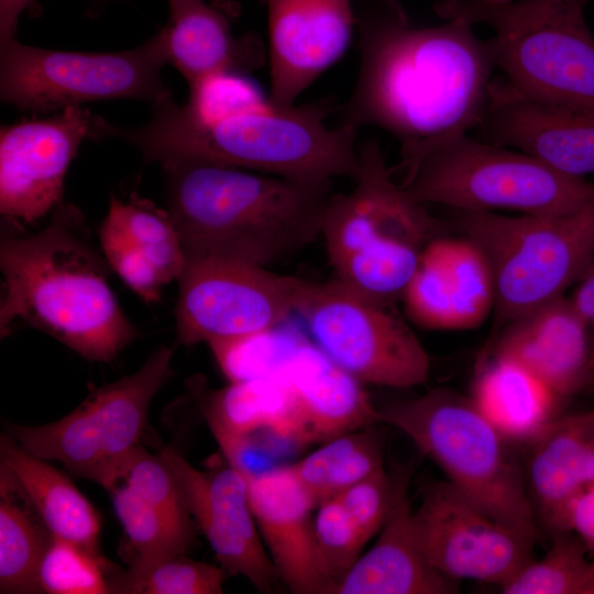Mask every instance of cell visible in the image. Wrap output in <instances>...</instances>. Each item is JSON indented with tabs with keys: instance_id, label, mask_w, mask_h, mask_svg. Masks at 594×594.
<instances>
[{
	"instance_id": "6da1fadb",
	"label": "cell",
	"mask_w": 594,
	"mask_h": 594,
	"mask_svg": "<svg viewBox=\"0 0 594 594\" xmlns=\"http://www.w3.org/2000/svg\"><path fill=\"white\" fill-rule=\"evenodd\" d=\"M360 62L340 123L380 128L395 138L407 179L429 154L480 124L496 69L490 40L447 19L414 26L399 0H352Z\"/></svg>"
},
{
	"instance_id": "7a4b0ae2",
	"label": "cell",
	"mask_w": 594,
	"mask_h": 594,
	"mask_svg": "<svg viewBox=\"0 0 594 594\" xmlns=\"http://www.w3.org/2000/svg\"><path fill=\"white\" fill-rule=\"evenodd\" d=\"M328 100L280 105L241 73L210 77L177 103L168 94L144 124L124 128L95 116L90 139H119L146 162H201L285 177L333 180L355 176L358 130L330 127Z\"/></svg>"
},
{
	"instance_id": "3957f363",
	"label": "cell",
	"mask_w": 594,
	"mask_h": 594,
	"mask_svg": "<svg viewBox=\"0 0 594 594\" xmlns=\"http://www.w3.org/2000/svg\"><path fill=\"white\" fill-rule=\"evenodd\" d=\"M167 211L186 258L260 266L321 237L333 180H310L201 162H170Z\"/></svg>"
},
{
	"instance_id": "277c9868",
	"label": "cell",
	"mask_w": 594,
	"mask_h": 594,
	"mask_svg": "<svg viewBox=\"0 0 594 594\" xmlns=\"http://www.w3.org/2000/svg\"><path fill=\"white\" fill-rule=\"evenodd\" d=\"M85 227L75 206L61 204L37 233L2 237V338L23 322L92 362L112 361L136 338Z\"/></svg>"
},
{
	"instance_id": "5b68a950",
	"label": "cell",
	"mask_w": 594,
	"mask_h": 594,
	"mask_svg": "<svg viewBox=\"0 0 594 594\" xmlns=\"http://www.w3.org/2000/svg\"><path fill=\"white\" fill-rule=\"evenodd\" d=\"M348 194L333 195L321 237L336 279L375 300L396 305L424 249L452 228L395 179L376 140L359 146Z\"/></svg>"
},
{
	"instance_id": "8992f818",
	"label": "cell",
	"mask_w": 594,
	"mask_h": 594,
	"mask_svg": "<svg viewBox=\"0 0 594 594\" xmlns=\"http://www.w3.org/2000/svg\"><path fill=\"white\" fill-rule=\"evenodd\" d=\"M376 418L408 437L447 481L487 515L536 542L538 524L527 492L524 458L471 397L435 388L377 407Z\"/></svg>"
},
{
	"instance_id": "52a82bcc",
	"label": "cell",
	"mask_w": 594,
	"mask_h": 594,
	"mask_svg": "<svg viewBox=\"0 0 594 594\" xmlns=\"http://www.w3.org/2000/svg\"><path fill=\"white\" fill-rule=\"evenodd\" d=\"M584 0H440L437 13L490 26L496 69L531 100L594 112V36Z\"/></svg>"
},
{
	"instance_id": "ba28073f",
	"label": "cell",
	"mask_w": 594,
	"mask_h": 594,
	"mask_svg": "<svg viewBox=\"0 0 594 594\" xmlns=\"http://www.w3.org/2000/svg\"><path fill=\"white\" fill-rule=\"evenodd\" d=\"M452 218L491 266L496 321L504 326L563 296L594 260V201L558 213L452 210Z\"/></svg>"
},
{
	"instance_id": "9c48e42d",
	"label": "cell",
	"mask_w": 594,
	"mask_h": 594,
	"mask_svg": "<svg viewBox=\"0 0 594 594\" xmlns=\"http://www.w3.org/2000/svg\"><path fill=\"white\" fill-rule=\"evenodd\" d=\"M400 184L416 200L451 210L558 213L594 201L585 178L469 133L429 154Z\"/></svg>"
},
{
	"instance_id": "30bf717a",
	"label": "cell",
	"mask_w": 594,
	"mask_h": 594,
	"mask_svg": "<svg viewBox=\"0 0 594 594\" xmlns=\"http://www.w3.org/2000/svg\"><path fill=\"white\" fill-rule=\"evenodd\" d=\"M172 358L173 349L163 345L133 374L95 389L63 418L40 426L7 422V436L110 491L140 447L151 403L172 374Z\"/></svg>"
},
{
	"instance_id": "8fae6325",
	"label": "cell",
	"mask_w": 594,
	"mask_h": 594,
	"mask_svg": "<svg viewBox=\"0 0 594 594\" xmlns=\"http://www.w3.org/2000/svg\"><path fill=\"white\" fill-rule=\"evenodd\" d=\"M161 33L138 47L112 53L35 47L15 37L0 43V98L36 114L87 102L136 99L154 105L168 94Z\"/></svg>"
},
{
	"instance_id": "7c38bea8",
	"label": "cell",
	"mask_w": 594,
	"mask_h": 594,
	"mask_svg": "<svg viewBox=\"0 0 594 594\" xmlns=\"http://www.w3.org/2000/svg\"><path fill=\"white\" fill-rule=\"evenodd\" d=\"M311 341L363 384L409 388L424 384L430 359L396 309L338 279L306 280L296 306Z\"/></svg>"
},
{
	"instance_id": "4fadbf2b",
	"label": "cell",
	"mask_w": 594,
	"mask_h": 594,
	"mask_svg": "<svg viewBox=\"0 0 594 594\" xmlns=\"http://www.w3.org/2000/svg\"><path fill=\"white\" fill-rule=\"evenodd\" d=\"M305 283L255 264L186 258L175 311L178 340L208 344L285 323Z\"/></svg>"
},
{
	"instance_id": "5bb4252c",
	"label": "cell",
	"mask_w": 594,
	"mask_h": 594,
	"mask_svg": "<svg viewBox=\"0 0 594 594\" xmlns=\"http://www.w3.org/2000/svg\"><path fill=\"white\" fill-rule=\"evenodd\" d=\"M413 521L426 560L459 582L501 587L534 559L535 541L487 515L447 480L424 488Z\"/></svg>"
},
{
	"instance_id": "9a60e30c",
	"label": "cell",
	"mask_w": 594,
	"mask_h": 594,
	"mask_svg": "<svg viewBox=\"0 0 594 594\" xmlns=\"http://www.w3.org/2000/svg\"><path fill=\"white\" fill-rule=\"evenodd\" d=\"M96 114L68 107L0 130V212L32 223L61 205L68 167Z\"/></svg>"
},
{
	"instance_id": "2e32d148",
	"label": "cell",
	"mask_w": 594,
	"mask_h": 594,
	"mask_svg": "<svg viewBox=\"0 0 594 594\" xmlns=\"http://www.w3.org/2000/svg\"><path fill=\"white\" fill-rule=\"evenodd\" d=\"M158 454L174 473L220 566L244 576L260 592L273 591L279 578L261 538L244 475L230 465L205 473L167 447Z\"/></svg>"
},
{
	"instance_id": "e0dca14e",
	"label": "cell",
	"mask_w": 594,
	"mask_h": 594,
	"mask_svg": "<svg viewBox=\"0 0 594 594\" xmlns=\"http://www.w3.org/2000/svg\"><path fill=\"white\" fill-rule=\"evenodd\" d=\"M270 97L296 99L345 52L355 29L352 0H266Z\"/></svg>"
},
{
	"instance_id": "ac0fdd59",
	"label": "cell",
	"mask_w": 594,
	"mask_h": 594,
	"mask_svg": "<svg viewBox=\"0 0 594 594\" xmlns=\"http://www.w3.org/2000/svg\"><path fill=\"white\" fill-rule=\"evenodd\" d=\"M402 301L425 329L477 328L495 307L491 266L468 238L438 237L424 249Z\"/></svg>"
},
{
	"instance_id": "d6986e66",
	"label": "cell",
	"mask_w": 594,
	"mask_h": 594,
	"mask_svg": "<svg viewBox=\"0 0 594 594\" xmlns=\"http://www.w3.org/2000/svg\"><path fill=\"white\" fill-rule=\"evenodd\" d=\"M477 138L519 150L570 176L594 174V112L541 103L494 78Z\"/></svg>"
},
{
	"instance_id": "ffe728a7",
	"label": "cell",
	"mask_w": 594,
	"mask_h": 594,
	"mask_svg": "<svg viewBox=\"0 0 594 594\" xmlns=\"http://www.w3.org/2000/svg\"><path fill=\"white\" fill-rule=\"evenodd\" d=\"M99 240L111 270L145 302L157 301L185 266V252L168 211L135 194L127 200L111 196Z\"/></svg>"
},
{
	"instance_id": "44dd1931",
	"label": "cell",
	"mask_w": 594,
	"mask_h": 594,
	"mask_svg": "<svg viewBox=\"0 0 594 594\" xmlns=\"http://www.w3.org/2000/svg\"><path fill=\"white\" fill-rule=\"evenodd\" d=\"M493 355L522 366L563 402L588 386L590 330L564 296L506 323Z\"/></svg>"
},
{
	"instance_id": "7402d4cb",
	"label": "cell",
	"mask_w": 594,
	"mask_h": 594,
	"mask_svg": "<svg viewBox=\"0 0 594 594\" xmlns=\"http://www.w3.org/2000/svg\"><path fill=\"white\" fill-rule=\"evenodd\" d=\"M244 477L261 538L279 581L293 593H321L314 551L317 501L292 465Z\"/></svg>"
},
{
	"instance_id": "603a6c76",
	"label": "cell",
	"mask_w": 594,
	"mask_h": 594,
	"mask_svg": "<svg viewBox=\"0 0 594 594\" xmlns=\"http://www.w3.org/2000/svg\"><path fill=\"white\" fill-rule=\"evenodd\" d=\"M393 501L375 543L360 556L330 594H453L459 581L438 572L424 557L409 499L411 465L394 466Z\"/></svg>"
},
{
	"instance_id": "cb8c5ba5",
	"label": "cell",
	"mask_w": 594,
	"mask_h": 594,
	"mask_svg": "<svg viewBox=\"0 0 594 594\" xmlns=\"http://www.w3.org/2000/svg\"><path fill=\"white\" fill-rule=\"evenodd\" d=\"M275 376L292 393L299 447L322 443L377 422V407L364 384L329 359L308 337Z\"/></svg>"
},
{
	"instance_id": "d4e9b609",
	"label": "cell",
	"mask_w": 594,
	"mask_h": 594,
	"mask_svg": "<svg viewBox=\"0 0 594 594\" xmlns=\"http://www.w3.org/2000/svg\"><path fill=\"white\" fill-rule=\"evenodd\" d=\"M525 448L528 496L551 536L570 499L594 481V410L560 415Z\"/></svg>"
},
{
	"instance_id": "484cf974",
	"label": "cell",
	"mask_w": 594,
	"mask_h": 594,
	"mask_svg": "<svg viewBox=\"0 0 594 594\" xmlns=\"http://www.w3.org/2000/svg\"><path fill=\"white\" fill-rule=\"evenodd\" d=\"M169 16L160 31L167 62L188 89L224 73H242L260 64L252 36L237 38L226 14L205 0H167Z\"/></svg>"
},
{
	"instance_id": "4316f807",
	"label": "cell",
	"mask_w": 594,
	"mask_h": 594,
	"mask_svg": "<svg viewBox=\"0 0 594 594\" xmlns=\"http://www.w3.org/2000/svg\"><path fill=\"white\" fill-rule=\"evenodd\" d=\"M0 457L1 470L52 537L99 553L100 515L66 474L9 436L1 438Z\"/></svg>"
},
{
	"instance_id": "83f0119b",
	"label": "cell",
	"mask_w": 594,
	"mask_h": 594,
	"mask_svg": "<svg viewBox=\"0 0 594 594\" xmlns=\"http://www.w3.org/2000/svg\"><path fill=\"white\" fill-rule=\"evenodd\" d=\"M471 398L507 440L524 447L560 416L563 403L532 373L494 355L479 371Z\"/></svg>"
},
{
	"instance_id": "f1b7e54d",
	"label": "cell",
	"mask_w": 594,
	"mask_h": 594,
	"mask_svg": "<svg viewBox=\"0 0 594 594\" xmlns=\"http://www.w3.org/2000/svg\"><path fill=\"white\" fill-rule=\"evenodd\" d=\"M189 387L209 427L299 447L294 399L279 377L230 383L217 391L195 378Z\"/></svg>"
},
{
	"instance_id": "f546056e",
	"label": "cell",
	"mask_w": 594,
	"mask_h": 594,
	"mask_svg": "<svg viewBox=\"0 0 594 594\" xmlns=\"http://www.w3.org/2000/svg\"><path fill=\"white\" fill-rule=\"evenodd\" d=\"M369 426L322 442L292 468L318 504L384 466V440Z\"/></svg>"
},
{
	"instance_id": "4dcf8cb0",
	"label": "cell",
	"mask_w": 594,
	"mask_h": 594,
	"mask_svg": "<svg viewBox=\"0 0 594 594\" xmlns=\"http://www.w3.org/2000/svg\"><path fill=\"white\" fill-rule=\"evenodd\" d=\"M110 493L127 539L129 568H141L168 557L185 554L190 548L193 529L170 519L125 484H117Z\"/></svg>"
},
{
	"instance_id": "1f68e13d",
	"label": "cell",
	"mask_w": 594,
	"mask_h": 594,
	"mask_svg": "<svg viewBox=\"0 0 594 594\" xmlns=\"http://www.w3.org/2000/svg\"><path fill=\"white\" fill-rule=\"evenodd\" d=\"M552 544L499 588L504 594H594V556L572 531L551 535Z\"/></svg>"
},
{
	"instance_id": "d6a6232c",
	"label": "cell",
	"mask_w": 594,
	"mask_h": 594,
	"mask_svg": "<svg viewBox=\"0 0 594 594\" xmlns=\"http://www.w3.org/2000/svg\"><path fill=\"white\" fill-rule=\"evenodd\" d=\"M0 488V592L38 593L36 572L52 536L13 501L2 475Z\"/></svg>"
},
{
	"instance_id": "836d02e7",
	"label": "cell",
	"mask_w": 594,
	"mask_h": 594,
	"mask_svg": "<svg viewBox=\"0 0 594 594\" xmlns=\"http://www.w3.org/2000/svg\"><path fill=\"white\" fill-rule=\"evenodd\" d=\"M287 323L208 343L228 381L238 383L275 376L289 354L307 337Z\"/></svg>"
},
{
	"instance_id": "e575fe53",
	"label": "cell",
	"mask_w": 594,
	"mask_h": 594,
	"mask_svg": "<svg viewBox=\"0 0 594 594\" xmlns=\"http://www.w3.org/2000/svg\"><path fill=\"white\" fill-rule=\"evenodd\" d=\"M226 575L221 566L176 554L116 574L110 593L219 594L223 593Z\"/></svg>"
},
{
	"instance_id": "d590c367",
	"label": "cell",
	"mask_w": 594,
	"mask_h": 594,
	"mask_svg": "<svg viewBox=\"0 0 594 594\" xmlns=\"http://www.w3.org/2000/svg\"><path fill=\"white\" fill-rule=\"evenodd\" d=\"M366 543L338 497L318 504L314 518V551L321 593L330 594Z\"/></svg>"
},
{
	"instance_id": "8d00e7d4",
	"label": "cell",
	"mask_w": 594,
	"mask_h": 594,
	"mask_svg": "<svg viewBox=\"0 0 594 594\" xmlns=\"http://www.w3.org/2000/svg\"><path fill=\"white\" fill-rule=\"evenodd\" d=\"M38 592L50 594L110 593V580L99 553L51 537L36 572Z\"/></svg>"
},
{
	"instance_id": "74e56055",
	"label": "cell",
	"mask_w": 594,
	"mask_h": 594,
	"mask_svg": "<svg viewBox=\"0 0 594 594\" xmlns=\"http://www.w3.org/2000/svg\"><path fill=\"white\" fill-rule=\"evenodd\" d=\"M124 484L170 519L193 529L190 513L178 482L166 462L139 447L122 476Z\"/></svg>"
},
{
	"instance_id": "f35d334b",
	"label": "cell",
	"mask_w": 594,
	"mask_h": 594,
	"mask_svg": "<svg viewBox=\"0 0 594 594\" xmlns=\"http://www.w3.org/2000/svg\"><path fill=\"white\" fill-rule=\"evenodd\" d=\"M393 491L392 474L383 468L336 496L366 542L383 527Z\"/></svg>"
},
{
	"instance_id": "ab89813d",
	"label": "cell",
	"mask_w": 594,
	"mask_h": 594,
	"mask_svg": "<svg viewBox=\"0 0 594 594\" xmlns=\"http://www.w3.org/2000/svg\"><path fill=\"white\" fill-rule=\"evenodd\" d=\"M560 531L574 532L594 556V481L566 504L557 532Z\"/></svg>"
},
{
	"instance_id": "60d3db41",
	"label": "cell",
	"mask_w": 594,
	"mask_h": 594,
	"mask_svg": "<svg viewBox=\"0 0 594 594\" xmlns=\"http://www.w3.org/2000/svg\"><path fill=\"white\" fill-rule=\"evenodd\" d=\"M570 299L590 330L591 361L588 386H594V260L576 282V288Z\"/></svg>"
},
{
	"instance_id": "b9f144b4",
	"label": "cell",
	"mask_w": 594,
	"mask_h": 594,
	"mask_svg": "<svg viewBox=\"0 0 594 594\" xmlns=\"http://www.w3.org/2000/svg\"><path fill=\"white\" fill-rule=\"evenodd\" d=\"M35 0H0V43L15 37L21 14Z\"/></svg>"
},
{
	"instance_id": "7bdbcfd3",
	"label": "cell",
	"mask_w": 594,
	"mask_h": 594,
	"mask_svg": "<svg viewBox=\"0 0 594 594\" xmlns=\"http://www.w3.org/2000/svg\"><path fill=\"white\" fill-rule=\"evenodd\" d=\"M487 1L502 3V2H508V1H512V0H487Z\"/></svg>"
},
{
	"instance_id": "ee69618b",
	"label": "cell",
	"mask_w": 594,
	"mask_h": 594,
	"mask_svg": "<svg viewBox=\"0 0 594 594\" xmlns=\"http://www.w3.org/2000/svg\"><path fill=\"white\" fill-rule=\"evenodd\" d=\"M591 0H584L585 3H588Z\"/></svg>"
},
{
	"instance_id": "f6af8a7d",
	"label": "cell",
	"mask_w": 594,
	"mask_h": 594,
	"mask_svg": "<svg viewBox=\"0 0 594 594\" xmlns=\"http://www.w3.org/2000/svg\"><path fill=\"white\" fill-rule=\"evenodd\" d=\"M100 1H112V0H100Z\"/></svg>"
}]
</instances>
